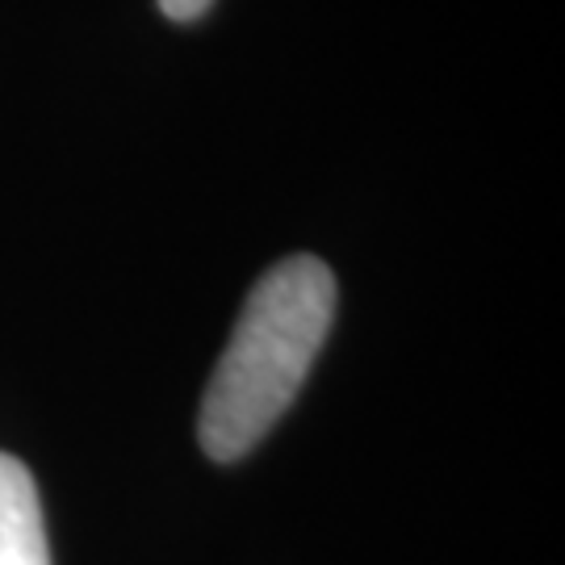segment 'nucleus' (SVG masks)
<instances>
[{
	"instance_id": "obj_3",
	"label": "nucleus",
	"mask_w": 565,
	"mask_h": 565,
	"mask_svg": "<svg viewBox=\"0 0 565 565\" xmlns=\"http://www.w3.org/2000/svg\"><path fill=\"white\" fill-rule=\"evenodd\" d=\"M214 0H160V9L172 21H198Z\"/></svg>"
},
{
	"instance_id": "obj_1",
	"label": "nucleus",
	"mask_w": 565,
	"mask_h": 565,
	"mask_svg": "<svg viewBox=\"0 0 565 565\" xmlns=\"http://www.w3.org/2000/svg\"><path fill=\"white\" fill-rule=\"evenodd\" d=\"M335 319V277L319 256H289L247 294L223 361L205 385L198 440L214 461H239L298 398Z\"/></svg>"
},
{
	"instance_id": "obj_2",
	"label": "nucleus",
	"mask_w": 565,
	"mask_h": 565,
	"mask_svg": "<svg viewBox=\"0 0 565 565\" xmlns=\"http://www.w3.org/2000/svg\"><path fill=\"white\" fill-rule=\"evenodd\" d=\"M0 565H51L39 486L9 452H0Z\"/></svg>"
}]
</instances>
